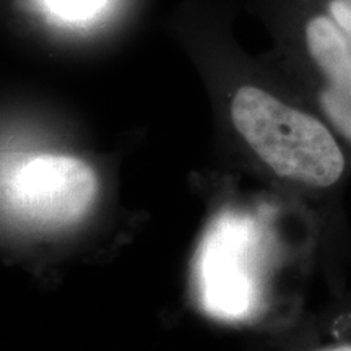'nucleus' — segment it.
I'll return each instance as SVG.
<instances>
[{
	"label": "nucleus",
	"mask_w": 351,
	"mask_h": 351,
	"mask_svg": "<svg viewBox=\"0 0 351 351\" xmlns=\"http://www.w3.org/2000/svg\"><path fill=\"white\" fill-rule=\"evenodd\" d=\"M265 232L247 213L225 210L210 223L199 254L200 300L226 322L251 320L263 296Z\"/></svg>",
	"instance_id": "f257e3e1"
},
{
	"label": "nucleus",
	"mask_w": 351,
	"mask_h": 351,
	"mask_svg": "<svg viewBox=\"0 0 351 351\" xmlns=\"http://www.w3.org/2000/svg\"><path fill=\"white\" fill-rule=\"evenodd\" d=\"M3 189L16 215L46 230H59L90 213L99 179L82 158L38 153L25 156L8 171Z\"/></svg>",
	"instance_id": "f03ea898"
},
{
	"label": "nucleus",
	"mask_w": 351,
	"mask_h": 351,
	"mask_svg": "<svg viewBox=\"0 0 351 351\" xmlns=\"http://www.w3.org/2000/svg\"><path fill=\"white\" fill-rule=\"evenodd\" d=\"M311 59L319 69L322 86L319 104L326 121L343 140L351 155V46L326 16H315L306 28Z\"/></svg>",
	"instance_id": "7ed1b4c3"
},
{
	"label": "nucleus",
	"mask_w": 351,
	"mask_h": 351,
	"mask_svg": "<svg viewBox=\"0 0 351 351\" xmlns=\"http://www.w3.org/2000/svg\"><path fill=\"white\" fill-rule=\"evenodd\" d=\"M288 351H351V302L333 296L302 326Z\"/></svg>",
	"instance_id": "20e7f679"
},
{
	"label": "nucleus",
	"mask_w": 351,
	"mask_h": 351,
	"mask_svg": "<svg viewBox=\"0 0 351 351\" xmlns=\"http://www.w3.org/2000/svg\"><path fill=\"white\" fill-rule=\"evenodd\" d=\"M103 0H49V5L57 15H62L65 19H86L88 15H93L99 10Z\"/></svg>",
	"instance_id": "39448f33"
},
{
	"label": "nucleus",
	"mask_w": 351,
	"mask_h": 351,
	"mask_svg": "<svg viewBox=\"0 0 351 351\" xmlns=\"http://www.w3.org/2000/svg\"><path fill=\"white\" fill-rule=\"evenodd\" d=\"M330 12L337 23L351 36V0H332Z\"/></svg>",
	"instance_id": "423d86ee"
},
{
	"label": "nucleus",
	"mask_w": 351,
	"mask_h": 351,
	"mask_svg": "<svg viewBox=\"0 0 351 351\" xmlns=\"http://www.w3.org/2000/svg\"><path fill=\"white\" fill-rule=\"evenodd\" d=\"M341 295H343V296L346 298V300H348V301L351 302V289H346V291L341 293Z\"/></svg>",
	"instance_id": "0eeeda50"
}]
</instances>
